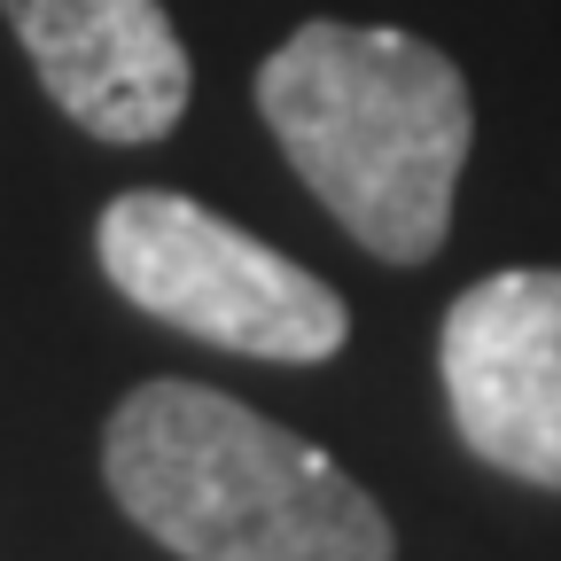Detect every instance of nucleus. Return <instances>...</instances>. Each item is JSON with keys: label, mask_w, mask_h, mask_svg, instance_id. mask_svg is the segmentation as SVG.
<instances>
[{"label": "nucleus", "mask_w": 561, "mask_h": 561, "mask_svg": "<svg viewBox=\"0 0 561 561\" xmlns=\"http://www.w3.org/2000/svg\"><path fill=\"white\" fill-rule=\"evenodd\" d=\"M257 110L328 219L390 257H437L476 140L460 62L382 24H305L257 62Z\"/></svg>", "instance_id": "nucleus-1"}, {"label": "nucleus", "mask_w": 561, "mask_h": 561, "mask_svg": "<svg viewBox=\"0 0 561 561\" xmlns=\"http://www.w3.org/2000/svg\"><path fill=\"white\" fill-rule=\"evenodd\" d=\"M117 507L180 561H390L382 507L320 445L203 382H140L102 437Z\"/></svg>", "instance_id": "nucleus-2"}, {"label": "nucleus", "mask_w": 561, "mask_h": 561, "mask_svg": "<svg viewBox=\"0 0 561 561\" xmlns=\"http://www.w3.org/2000/svg\"><path fill=\"white\" fill-rule=\"evenodd\" d=\"M94 250L125 305H140L149 320L195 343L242 351V359L312 367V359H335L351 335V312L320 273L265 250L257 234H242L234 219L187 195H164V187L117 195L94 227Z\"/></svg>", "instance_id": "nucleus-3"}, {"label": "nucleus", "mask_w": 561, "mask_h": 561, "mask_svg": "<svg viewBox=\"0 0 561 561\" xmlns=\"http://www.w3.org/2000/svg\"><path fill=\"white\" fill-rule=\"evenodd\" d=\"M437 375L460 445L515 483L561 491V273L515 265L453 297Z\"/></svg>", "instance_id": "nucleus-4"}, {"label": "nucleus", "mask_w": 561, "mask_h": 561, "mask_svg": "<svg viewBox=\"0 0 561 561\" xmlns=\"http://www.w3.org/2000/svg\"><path fill=\"white\" fill-rule=\"evenodd\" d=\"M24 39L47 102L117 149L164 140L187 110L195 62L164 16V0H0Z\"/></svg>", "instance_id": "nucleus-5"}]
</instances>
